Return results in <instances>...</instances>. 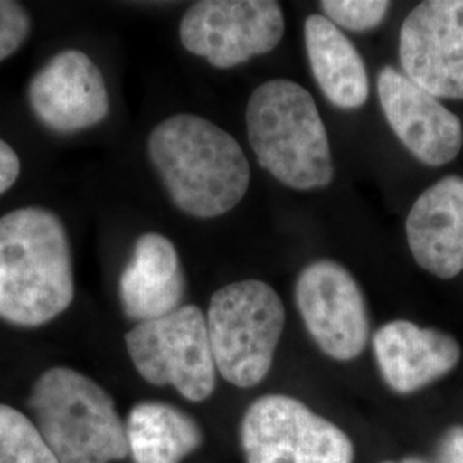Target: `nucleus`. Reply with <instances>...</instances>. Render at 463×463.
<instances>
[{
  "instance_id": "1",
  "label": "nucleus",
  "mask_w": 463,
  "mask_h": 463,
  "mask_svg": "<svg viewBox=\"0 0 463 463\" xmlns=\"http://www.w3.org/2000/svg\"><path fill=\"white\" fill-rule=\"evenodd\" d=\"M148 155L168 196L187 215H225L248 193L244 149L204 117L177 114L162 120L149 133Z\"/></svg>"
},
{
  "instance_id": "2",
  "label": "nucleus",
  "mask_w": 463,
  "mask_h": 463,
  "mask_svg": "<svg viewBox=\"0 0 463 463\" xmlns=\"http://www.w3.org/2000/svg\"><path fill=\"white\" fill-rule=\"evenodd\" d=\"M66 225L47 208L26 206L0 218V319L36 328L74 300Z\"/></svg>"
},
{
  "instance_id": "3",
  "label": "nucleus",
  "mask_w": 463,
  "mask_h": 463,
  "mask_svg": "<svg viewBox=\"0 0 463 463\" xmlns=\"http://www.w3.org/2000/svg\"><path fill=\"white\" fill-rule=\"evenodd\" d=\"M250 148L261 168L296 191L330 185V139L313 95L288 80L258 86L246 109Z\"/></svg>"
},
{
  "instance_id": "4",
  "label": "nucleus",
  "mask_w": 463,
  "mask_h": 463,
  "mask_svg": "<svg viewBox=\"0 0 463 463\" xmlns=\"http://www.w3.org/2000/svg\"><path fill=\"white\" fill-rule=\"evenodd\" d=\"M28 409L61 463H112L129 457L126 422L114 398L76 369L55 365L42 373Z\"/></svg>"
},
{
  "instance_id": "5",
  "label": "nucleus",
  "mask_w": 463,
  "mask_h": 463,
  "mask_svg": "<svg viewBox=\"0 0 463 463\" xmlns=\"http://www.w3.org/2000/svg\"><path fill=\"white\" fill-rule=\"evenodd\" d=\"M208 333L218 374L237 388L265 380L285 328V306L261 280L233 281L210 300Z\"/></svg>"
},
{
  "instance_id": "6",
  "label": "nucleus",
  "mask_w": 463,
  "mask_h": 463,
  "mask_svg": "<svg viewBox=\"0 0 463 463\" xmlns=\"http://www.w3.org/2000/svg\"><path fill=\"white\" fill-rule=\"evenodd\" d=\"M126 347L139 376L153 386H174L189 402H204L216 388L215 359L206 316L198 306L137 323Z\"/></svg>"
},
{
  "instance_id": "7",
  "label": "nucleus",
  "mask_w": 463,
  "mask_h": 463,
  "mask_svg": "<svg viewBox=\"0 0 463 463\" xmlns=\"http://www.w3.org/2000/svg\"><path fill=\"white\" fill-rule=\"evenodd\" d=\"M246 463H354L355 447L345 430L313 412L298 398H256L241 420Z\"/></svg>"
},
{
  "instance_id": "8",
  "label": "nucleus",
  "mask_w": 463,
  "mask_h": 463,
  "mask_svg": "<svg viewBox=\"0 0 463 463\" xmlns=\"http://www.w3.org/2000/svg\"><path fill=\"white\" fill-rule=\"evenodd\" d=\"M285 17L275 0H201L181 21L184 49L216 69H232L277 49Z\"/></svg>"
},
{
  "instance_id": "9",
  "label": "nucleus",
  "mask_w": 463,
  "mask_h": 463,
  "mask_svg": "<svg viewBox=\"0 0 463 463\" xmlns=\"http://www.w3.org/2000/svg\"><path fill=\"white\" fill-rule=\"evenodd\" d=\"M296 304L304 326L325 355L348 363L363 355L371 338L367 302L345 266L317 260L296 281Z\"/></svg>"
},
{
  "instance_id": "10",
  "label": "nucleus",
  "mask_w": 463,
  "mask_h": 463,
  "mask_svg": "<svg viewBox=\"0 0 463 463\" xmlns=\"http://www.w3.org/2000/svg\"><path fill=\"white\" fill-rule=\"evenodd\" d=\"M402 72L436 99H463V0H426L400 28Z\"/></svg>"
},
{
  "instance_id": "11",
  "label": "nucleus",
  "mask_w": 463,
  "mask_h": 463,
  "mask_svg": "<svg viewBox=\"0 0 463 463\" xmlns=\"http://www.w3.org/2000/svg\"><path fill=\"white\" fill-rule=\"evenodd\" d=\"M28 105L52 133L74 134L101 124L110 97L99 67L81 50L55 53L28 84Z\"/></svg>"
},
{
  "instance_id": "12",
  "label": "nucleus",
  "mask_w": 463,
  "mask_h": 463,
  "mask_svg": "<svg viewBox=\"0 0 463 463\" xmlns=\"http://www.w3.org/2000/svg\"><path fill=\"white\" fill-rule=\"evenodd\" d=\"M378 97L392 131L419 162L443 166L458 156L463 146L462 122L441 99L393 66L381 69Z\"/></svg>"
},
{
  "instance_id": "13",
  "label": "nucleus",
  "mask_w": 463,
  "mask_h": 463,
  "mask_svg": "<svg viewBox=\"0 0 463 463\" xmlns=\"http://www.w3.org/2000/svg\"><path fill=\"white\" fill-rule=\"evenodd\" d=\"M374 357L384 383L400 395H411L449 374L462 357L455 336L438 328H420L395 319L373 336Z\"/></svg>"
},
{
  "instance_id": "14",
  "label": "nucleus",
  "mask_w": 463,
  "mask_h": 463,
  "mask_svg": "<svg viewBox=\"0 0 463 463\" xmlns=\"http://www.w3.org/2000/svg\"><path fill=\"white\" fill-rule=\"evenodd\" d=\"M407 242L417 265L449 280L463 271V177L447 175L411 208Z\"/></svg>"
},
{
  "instance_id": "15",
  "label": "nucleus",
  "mask_w": 463,
  "mask_h": 463,
  "mask_svg": "<svg viewBox=\"0 0 463 463\" xmlns=\"http://www.w3.org/2000/svg\"><path fill=\"white\" fill-rule=\"evenodd\" d=\"M184 296L183 263L172 241L156 232L139 235L118 279L124 315L137 323L160 319L183 307Z\"/></svg>"
},
{
  "instance_id": "16",
  "label": "nucleus",
  "mask_w": 463,
  "mask_h": 463,
  "mask_svg": "<svg viewBox=\"0 0 463 463\" xmlns=\"http://www.w3.org/2000/svg\"><path fill=\"white\" fill-rule=\"evenodd\" d=\"M304 40L315 81L331 105L355 110L369 99V78L363 55L330 19L311 14Z\"/></svg>"
},
{
  "instance_id": "17",
  "label": "nucleus",
  "mask_w": 463,
  "mask_h": 463,
  "mask_svg": "<svg viewBox=\"0 0 463 463\" xmlns=\"http://www.w3.org/2000/svg\"><path fill=\"white\" fill-rule=\"evenodd\" d=\"M124 422L134 463H183L204 443L198 420L166 402H139Z\"/></svg>"
},
{
  "instance_id": "18",
  "label": "nucleus",
  "mask_w": 463,
  "mask_h": 463,
  "mask_svg": "<svg viewBox=\"0 0 463 463\" xmlns=\"http://www.w3.org/2000/svg\"><path fill=\"white\" fill-rule=\"evenodd\" d=\"M0 463H61L30 417L0 403Z\"/></svg>"
},
{
  "instance_id": "19",
  "label": "nucleus",
  "mask_w": 463,
  "mask_h": 463,
  "mask_svg": "<svg viewBox=\"0 0 463 463\" xmlns=\"http://www.w3.org/2000/svg\"><path fill=\"white\" fill-rule=\"evenodd\" d=\"M325 17L338 28L363 33L378 28L388 14L392 2L386 0H323Z\"/></svg>"
},
{
  "instance_id": "20",
  "label": "nucleus",
  "mask_w": 463,
  "mask_h": 463,
  "mask_svg": "<svg viewBox=\"0 0 463 463\" xmlns=\"http://www.w3.org/2000/svg\"><path fill=\"white\" fill-rule=\"evenodd\" d=\"M32 30V17L23 4L0 0V62L23 47Z\"/></svg>"
},
{
  "instance_id": "21",
  "label": "nucleus",
  "mask_w": 463,
  "mask_h": 463,
  "mask_svg": "<svg viewBox=\"0 0 463 463\" xmlns=\"http://www.w3.org/2000/svg\"><path fill=\"white\" fill-rule=\"evenodd\" d=\"M436 462L463 463V426L448 428L436 447Z\"/></svg>"
},
{
  "instance_id": "22",
  "label": "nucleus",
  "mask_w": 463,
  "mask_h": 463,
  "mask_svg": "<svg viewBox=\"0 0 463 463\" xmlns=\"http://www.w3.org/2000/svg\"><path fill=\"white\" fill-rule=\"evenodd\" d=\"M19 174H21V160L16 151L0 137V196L17 183Z\"/></svg>"
},
{
  "instance_id": "23",
  "label": "nucleus",
  "mask_w": 463,
  "mask_h": 463,
  "mask_svg": "<svg viewBox=\"0 0 463 463\" xmlns=\"http://www.w3.org/2000/svg\"><path fill=\"white\" fill-rule=\"evenodd\" d=\"M383 463H397V462H383ZM398 463H430L428 460H424V458H420V457H415V455H412V457H405L402 462Z\"/></svg>"
}]
</instances>
